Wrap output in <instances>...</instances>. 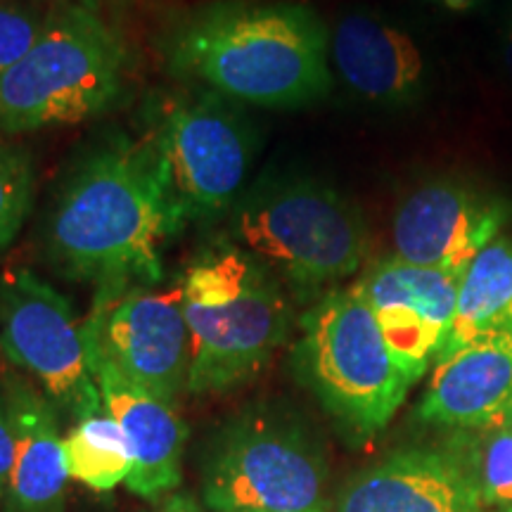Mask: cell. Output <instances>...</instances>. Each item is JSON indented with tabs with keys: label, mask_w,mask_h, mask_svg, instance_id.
<instances>
[{
	"label": "cell",
	"mask_w": 512,
	"mask_h": 512,
	"mask_svg": "<svg viewBox=\"0 0 512 512\" xmlns=\"http://www.w3.org/2000/svg\"><path fill=\"white\" fill-rule=\"evenodd\" d=\"M501 328H512V240L498 235L460 278L456 316L437 351V361Z\"/></svg>",
	"instance_id": "ac0fdd59"
},
{
	"label": "cell",
	"mask_w": 512,
	"mask_h": 512,
	"mask_svg": "<svg viewBox=\"0 0 512 512\" xmlns=\"http://www.w3.org/2000/svg\"><path fill=\"white\" fill-rule=\"evenodd\" d=\"M444 3L451 10H465V8H470V5L475 3V0H444Z\"/></svg>",
	"instance_id": "4316f807"
},
{
	"label": "cell",
	"mask_w": 512,
	"mask_h": 512,
	"mask_svg": "<svg viewBox=\"0 0 512 512\" xmlns=\"http://www.w3.org/2000/svg\"><path fill=\"white\" fill-rule=\"evenodd\" d=\"M482 512H486V510H482Z\"/></svg>",
	"instance_id": "f546056e"
},
{
	"label": "cell",
	"mask_w": 512,
	"mask_h": 512,
	"mask_svg": "<svg viewBox=\"0 0 512 512\" xmlns=\"http://www.w3.org/2000/svg\"><path fill=\"white\" fill-rule=\"evenodd\" d=\"M181 292L190 332V394L230 392L249 382L292 330L283 280L228 238L192 256Z\"/></svg>",
	"instance_id": "3957f363"
},
{
	"label": "cell",
	"mask_w": 512,
	"mask_h": 512,
	"mask_svg": "<svg viewBox=\"0 0 512 512\" xmlns=\"http://www.w3.org/2000/svg\"><path fill=\"white\" fill-rule=\"evenodd\" d=\"M294 370L349 432L373 437L394 418L411 380L354 285L316 299L299 320Z\"/></svg>",
	"instance_id": "52a82bcc"
},
{
	"label": "cell",
	"mask_w": 512,
	"mask_h": 512,
	"mask_svg": "<svg viewBox=\"0 0 512 512\" xmlns=\"http://www.w3.org/2000/svg\"><path fill=\"white\" fill-rule=\"evenodd\" d=\"M228 240L299 299L337 290L368 256V223L354 202L309 178H264L228 214Z\"/></svg>",
	"instance_id": "277c9868"
},
{
	"label": "cell",
	"mask_w": 512,
	"mask_h": 512,
	"mask_svg": "<svg viewBox=\"0 0 512 512\" xmlns=\"http://www.w3.org/2000/svg\"><path fill=\"white\" fill-rule=\"evenodd\" d=\"M325 463L306 427L256 406L219 432L204 465V501L219 512H316Z\"/></svg>",
	"instance_id": "ba28073f"
},
{
	"label": "cell",
	"mask_w": 512,
	"mask_h": 512,
	"mask_svg": "<svg viewBox=\"0 0 512 512\" xmlns=\"http://www.w3.org/2000/svg\"><path fill=\"white\" fill-rule=\"evenodd\" d=\"M86 337L145 392L174 403L188 389L190 332L181 285L171 290L136 285L95 297Z\"/></svg>",
	"instance_id": "30bf717a"
},
{
	"label": "cell",
	"mask_w": 512,
	"mask_h": 512,
	"mask_svg": "<svg viewBox=\"0 0 512 512\" xmlns=\"http://www.w3.org/2000/svg\"><path fill=\"white\" fill-rule=\"evenodd\" d=\"M354 287L373 309L403 375L418 382L456 316L458 275L389 256L370 266Z\"/></svg>",
	"instance_id": "7c38bea8"
},
{
	"label": "cell",
	"mask_w": 512,
	"mask_h": 512,
	"mask_svg": "<svg viewBox=\"0 0 512 512\" xmlns=\"http://www.w3.org/2000/svg\"><path fill=\"white\" fill-rule=\"evenodd\" d=\"M124 38L95 10L64 5L0 79V133L43 131L100 117L124 91Z\"/></svg>",
	"instance_id": "5b68a950"
},
{
	"label": "cell",
	"mask_w": 512,
	"mask_h": 512,
	"mask_svg": "<svg viewBox=\"0 0 512 512\" xmlns=\"http://www.w3.org/2000/svg\"><path fill=\"white\" fill-rule=\"evenodd\" d=\"M512 214L503 197L458 181L420 185L392 219L394 256L463 278L477 254L494 242Z\"/></svg>",
	"instance_id": "8fae6325"
},
{
	"label": "cell",
	"mask_w": 512,
	"mask_h": 512,
	"mask_svg": "<svg viewBox=\"0 0 512 512\" xmlns=\"http://www.w3.org/2000/svg\"><path fill=\"white\" fill-rule=\"evenodd\" d=\"M425 422L498 430L512 422V328L491 330L441 358L420 401Z\"/></svg>",
	"instance_id": "5bb4252c"
},
{
	"label": "cell",
	"mask_w": 512,
	"mask_h": 512,
	"mask_svg": "<svg viewBox=\"0 0 512 512\" xmlns=\"http://www.w3.org/2000/svg\"><path fill=\"white\" fill-rule=\"evenodd\" d=\"M0 384L15 434L5 512H62L69 472L55 406L27 377L8 373Z\"/></svg>",
	"instance_id": "2e32d148"
},
{
	"label": "cell",
	"mask_w": 512,
	"mask_h": 512,
	"mask_svg": "<svg viewBox=\"0 0 512 512\" xmlns=\"http://www.w3.org/2000/svg\"><path fill=\"white\" fill-rule=\"evenodd\" d=\"M166 69L238 105L294 110L330 93V31L309 5L214 0L185 12L162 46Z\"/></svg>",
	"instance_id": "7a4b0ae2"
},
{
	"label": "cell",
	"mask_w": 512,
	"mask_h": 512,
	"mask_svg": "<svg viewBox=\"0 0 512 512\" xmlns=\"http://www.w3.org/2000/svg\"><path fill=\"white\" fill-rule=\"evenodd\" d=\"M330 57L347 88L375 105H406L422 91L425 60L418 43L368 12L339 19L330 38Z\"/></svg>",
	"instance_id": "e0dca14e"
},
{
	"label": "cell",
	"mask_w": 512,
	"mask_h": 512,
	"mask_svg": "<svg viewBox=\"0 0 512 512\" xmlns=\"http://www.w3.org/2000/svg\"><path fill=\"white\" fill-rule=\"evenodd\" d=\"M510 425H512V422H510Z\"/></svg>",
	"instance_id": "4dcf8cb0"
},
{
	"label": "cell",
	"mask_w": 512,
	"mask_h": 512,
	"mask_svg": "<svg viewBox=\"0 0 512 512\" xmlns=\"http://www.w3.org/2000/svg\"><path fill=\"white\" fill-rule=\"evenodd\" d=\"M12 465H15V434H12L8 401H5L3 384H0V501H5Z\"/></svg>",
	"instance_id": "603a6c76"
},
{
	"label": "cell",
	"mask_w": 512,
	"mask_h": 512,
	"mask_svg": "<svg viewBox=\"0 0 512 512\" xmlns=\"http://www.w3.org/2000/svg\"><path fill=\"white\" fill-rule=\"evenodd\" d=\"M64 460L69 477L95 491H112L126 482L133 467L128 441L107 408L76 420L64 437Z\"/></svg>",
	"instance_id": "d6986e66"
},
{
	"label": "cell",
	"mask_w": 512,
	"mask_h": 512,
	"mask_svg": "<svg viewBox=\"0 0 512 512\" xmlns=\"http://www.w3.org/2000/svg\"><path fill=\"white\" fill-rule=\"evenodd\" d=\"M0 351L76 420L105 408L91 370L86 320L27 266L0 275Z\"/></svg>",
	"instance_id": "9c48e42d"
},
{
	"label": "cell",
	"mask_w": 512,
	"mask_h": 512,
	"mask_svg": "<svg viewBox=\"0 0 512 512\" xmlns=\"http://www.w3.org/2000/svg\"><path fill=\"white\" fill-rule=\"evenodd\" d=\"M152 512H202V510L190 496L174 494V496L164 498V503H159Z\"/></svg>",
	"instance_id": "cb8c5ba5"
},
{
	"label": "cell",
	"mask_w": 512,
	"mask_h": 512,
	"mask_svg": "<svg viewBox=\"0 0 512 512\" xmlns=\"http://www.w3.org/2000/svg\"><path fill=\"white\" fill-rule=\"evenodd\" d=\"M114 3H117L119 8H136V5H147L152 3V0H114Z\"/></svg>",
	"instance_id": "83f0119b"
},
{
	"label": "cell",
	"mask_w": 512,
	"mask_h": 512,
	"mask_svg": "<svg viewBox=\"0 0 512 512\" xmlns=\"http://www.w3.org/2000/svg\"><path fill=\"white\" fill-rule=\"evenodd\" d=\"M467 463V460H465ZM475 477L482 505L512 503V425L482 430L472 460L467 463Z\"/></svg>",
	"instance_id": "44dd1931"
},
{
	"label": "cell",
	"mask_w": 512,
	"mask_h": 512,
	"mask_svg": "<svg viewBox=\"0 0 512 512\" xmlns=\"http://www.w3.org/2000/svg\"><path fill=\"white\" fill-rule=\"evenodd\" d=\"M43 22L17 5L0 3V79L29 53Z\"/></svg>",
	"instance_id": "7402d4cb"
},
{
	"label": "cell",
	"mask_w": 512,
	"mask_h": 512,
	"mask_svg": "<svg viewBox=\"0 0 512 512\" xmlns=\"http://www.w3.org/2000/svg\"><path fill=\"white\" fill-rule=\"evenodd\" d=\"M316 512H323V510H316Z\"/></svg>",
	"instance_id": "f1b7e54d"
},
{
	"label": "cell",
	"mask_w": 512,
	"mask_h": 512,
	"mask_svg": "<svg viewBox=\"0 0 512 512\" xmlns=\"http://www.w3.org/2000/svg\"><path fill=\"white\" fill-rule=\"evenodd\" d=\"M143 143L176 235L233 211L252 169L256 133L238 102L190 86L157 102Z\"/></svg>",
	"instance_id": "8992f818"
},
{
	"label": "cell",
	"mask_w": 512,
	"mask_h": 512,
	"mask_svg": "<svg viewBox=\"0 0 512 512\" xmlns=\"http://www.w3.org/2000/svg\"><path fill=\"white\" fill-rule=\"evenodd\" d=\"M174 235L169 207L143 140L110 136L76 159L43 219V247L57 271L93 285L95 297L157 287L159 245Z\"/></svg>",
	"instance_id": "6da1fadb"
},
{
	"label": "cell",
	"mask_w": 512,
	"mask_h": 512,
	"mask_svg": "<svg viewBox=\"0 0 512 512\" xmlns=\"http://www.w3.org/2000/svg\"><path fill=\"white\" fill-rule=\"evenodd\" d=\"M36 174L29 152L0 138V254L17 240L34 204Z\"/></svg>",
	"instance_id": "ffe728a7"
},
{
	"label": "cell",
	"mask_w": 512,
	"mask_h": 512,
	"mask_svg": "<svg viewBox=\"0 0 512 512\" xmlns=\"http://www.w3.org/2000/svg\"><path fill=\"white\" fill-rule=\"evenodd\" d=\"M501 53H503V64H505V69H508V76H510V81H512V19H510L508 29L503 31Z\"/></svg>",
	"instance_id": "d4e9b609"
},
{
	"label": "cell",
	"mask_w": 512,
	"mask_h": 512,
	"mask_svg": "<svg viewBox=\"0 0 512 512\" xmlns=\"http://www.w3.org/2000/svg\"><path fill=\"white\" fill-rule=\"evenodd\" d=\"M64 5H76V8H86V10H95L98 12L102 0H60Z\"/></svg>",
	"instance_id": "484cf974"
},
{
	"label": "cell",
	"mask_w": 512,
	"mask_h": 512,
	"mask_svg": "<svg viewBox=\"0 0 512 512\" xmlns=\"http://www.w3.org/2000/svg\"><path fill=\"white\" fill-rule=\"evenodd\" d=\"M88 339V337H86ZM91 370L107 413L117 420L131 448L133 467L126 479L131 494L162 501L181 484L185 425L174 403L131 382L98 347L88 342Z\"/></svg>",
	"instance_id": "4fadbf2b"
},
{
	"label": "cell",
	"mask_w": 512,
	"mask_h": 512,
	"mask_svg": "<svg viewBox=\"0 0 512 512\" xmlns=\"http://www.w3.org/2000/svg\"><path fill=\"white\" fill-rule=\"evenodd\" d=\"M465 460L441 451H401L356 477L337 512H482Z\"/></svg>",
	"instance_id": "9a60e30c"
}]
</instances>
